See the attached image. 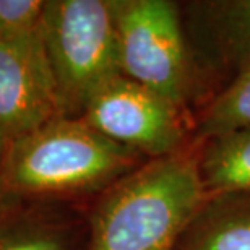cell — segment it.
<instances>
[{"instance_id": "obj_3", "label": "cell", "mask_w": 250, "mask_h": 250, "mask_svg": "<svg viewBox=\"0 0 250 250\" xmlns=\"http://www.w3.org/2000/svg\"><path fill=\"white\" fill-rule=\"evenodd\" d=\"M121 73L190 116L209 101L174 0H112Z\"/></svg>"}, {"instance_id": "obj_6", "label": "cell", "mask_w": 250, "mask_h": 250, "mask_svg": "<svg viewBox=\"0 0 250 250\" xmlns=\"http://www.w3.org/2000/svg\"><path fill=\"white\" fill-rule=\"evenodd\" d=\"M61 117L41 29L0 39V156L10 145Z\"/></svg>"}, {"instance_id": "obj_8", "label": "cell", "mask_w": 250, "mask_h": 250, "mask_svg": "<svg viewBox=\"0 0 250 250\" xmlns=\"http://www.w3.org/2000/svg\"><path fill=\"white\" fill-rule=\"evenodd\" d=\"M88 214L0 193V250H86Z\"/></svg>"}, {"instance_id": "obj_12", "label": "cell", "mask_w": 250, "mask_h": 250, "mask_svg": "<svg viewBox=\"0 0 250 250\" xmlns=\"http://www.w3.org/2000/svg\"><path fill=\"white\" fill-rule=\"evenodd\" d=\"M44 3L46 0H0V39L38 28Z\"/></svg>"}, {"instance_id": "obj_11", "label": "cell", "mask_w": 250, "mask_h": 250, "mask_svg": "<svg viewBox=\"0 0 250 250\" xmlns=\"http://www.w3.org/2000/svg\"><path fill=\"white\" fill-rule=\"evenodd\" d=\"M246 127H250V67L197 114L193 135L208 140Z\"/></svg>"}, {"instance_id": "obj_5", "label": "cell", "mask_w": 250, "mask_h": 250, "mask_svg": "<svg viewBox=\"0 0 250 250\" xmlns=\"http://www.w3.org/2000/svg\"><path fill=\"white\" fill-rule=\"evenodd\" d=\"M80 119L145 159L174 154L195 138L187 111L122 73L98 89Z\"/></svg>"}, {"instance_id": "obj_2", "label": "cell", "mask_w": 250, "mask_h": 250, "mask_svg": "<svg viewBox=\"0 0 250 250\" xmlns=\"http://www.w3.org/2000/svg\"><path fill=\"white\" fill-rule=\"evenodd\" d=\"M145 161L83 119L56 117L0 156V193L31 202L101 195Z\"/></svg>"}, {"instance_id": "obj_10", "label": "cell", "mask_w": 250, "mask_h": 250, "mask_svg": "<svg viewBox=\"0 0 250 250\" xmlns=\"http://www.w3.org/2000/svg\"><path fill=\"white\" fill-rule=\"evenodd\" d=\"M200 142L198 169L208 197H250V127Z\"/></svg>"}, {"instance_id": "obj_4", "label": "cell", "mask_w": 250, "mask_h": 250, "mask_svg": "<svg viewBox=\"0 0 250 250\" xmlns=\"http://www.w3.org/2000/svg\"><path fill=\"white\" fill-rule=\"evenodd\" d=\"M39 29L61 117L80 119L98 89L121 75L112 0H46Z\"/></svg>"}, {"instance_id": "obj_9", "label": "cell", "mask_w": 250, "mask_h": 250, "mask_svg": "<svg viewBox=\"0 0 250 250\" xmlns=\"http://www.w3.org/2000/svg\"><path fill=\"white\" fill-rule=\"evenodd\" d=\"M176 250H250V197H208L182 232Z\"/></svg>"}, {"instance_id": "obj_7", "label": "cell", "mask_w": 250, "mask_h": 250, "mask_svg": "<svg viewBox=\"0 0 250 250\" xmlns=\"http://www.w3.org/2000/svg\"><path fill=\"white\" fill-rule=\"evenodd\" d=\"M179 7L195 67L211 101L250 67V0H186Z\"/></svg>"}, {"instance_id": "obj_1", "label": "cell", "mask_w": 250, "mask_h": 250, "mask_svg": "<svg viewBox=\"0 0 250 250\" xmlns=\"http://www.w3.org/2000/svg\"><path fill=\"white\" fill-rule=\"evenodd\" d=\"M200 145L193 138L181 151L148 159L98 195L88 211L86 250H176L208 198Z\"/></svg>"}]
</instances>
